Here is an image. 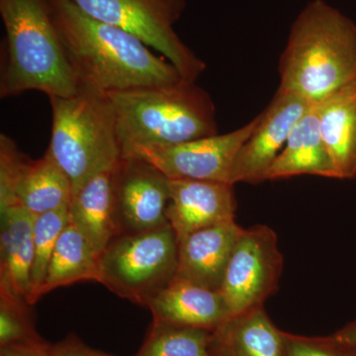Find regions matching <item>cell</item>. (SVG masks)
I'll use <instances>...</instances> for the list:
<instances>
[{
	"mask_svg": "<svg viewBox=\"0 0 356 356\" xmlns=\"http://www.w3.org/2000/svg\"><path fill=\"white\" fill-rule=\"evenodd\" d=\"M302 175L337 179L321 134L315 104L312 105L293 129L286 144L269 168L266 180Z\"/></svg>",
	"mask_w": 356,
	"mask_h": 356,
	"instance_id": "18",
	"label": "cell"
},
{
	"mask_svg": "<svg viewBox=\"0 0 356 356\" xmlns=\"http://www.w3.org/2000/svg\"><path fill=\"white\" fill-rule=\"evenodd\" d=\"M337 179L356 177V81L314 103Z\"/></svg>",
	"mask_w": 356,
	"mask_h": 356,
	"instance_id": "17",
	"label": "cell"
},
{
	"mask_svg": "<svg viewBox=\"0 0 356 356\" xmlns=\"http://www.w3.org/2000/svg\"><path fill=\"white\" fill-rule=\"evenodd\" d=\"M70 224L88 241L98 257L117 236L115 224L112 170L100 173L72 196Z\"/></svg>",
	"mask_w": 356,
	"mask_h": 356,
	"instance_id": "20",
	"label": "cell"
},
{
	"mask_svg": "<svg viewBox=\"0 0 356 356\" xmlns=\"http://www.w3.org/2000/svg\"><path fill=\"white\" fill-rule=\"evenodd\" d=\"M243 231L233 221L185 236L177 242V277L219 291L229 259Z\"/></svg>",
	"mask_w": 356,
	"mask_h": 356,
	"instance_id": "14",
	"label": "cell"
},
{
	"mask_svg": "<svg viewBox=\"0 0 356 356\" xmlns=\"http://www.w3.org/2000/svg\"><path fill=\"white\" fill-rule=\"evenodd\" d=\"M215 356H285L283 332L264 307L229 318L212 332Z\"/></svg>",
	"mask_w": 356,
	"mask_h": 356,
	"instance_id": "19",
	"label": "cell"
},
{
	"mask_svg": "<svg viewBox=\"0 0 356 356\" xmlns=\"http://www.w3.org/2000/svg\"><path fill=\"white\" fill-rule=\"evenodd\" d=\"M84 13L144 42L175 65L180 76L194 81L205 63L182 42L175 25L186 7L185 0H70Z\"/></svg>",
	"mask_w": 356,
	"mask_h": 356,
	"instance_id": "7",
	"label": "cell"
},
{
	"mask_svg": "<svg viewBox=\"0 0 356 356\" xmlns=\"http://www.w3.org/2000/svg\"><path fill=\"white\" fill-rule=\"evenodd\" d=\"M123 156L138 147L172 146L217 135L216 107L194 81L106 93Z\"/></svg>",
	"mask_w": 356,
	"mask_h": 356,
	"instance_id": "4",
	"label": "cell"
},
{
	"mask_svg": "<svg viewBox=\"0 0 356 356\" xmlns=\"http://www.w3.org/2000/svg\"><path fill=\"white\" fill-rule=\"evenodd\" d=\"M99 273V257L88 241L72 224L58 238L49 264L39 299L58 288L83 281H96Z\"/></svg>",
	"mask_w": 356,
	"mask_h": 356,
	"instance_id": "21",
	"label": "cell"
},
{
	"mask_svg": "<svg viewBox=\"0 0 356 356\" xmlns=\"http://www.w3.org/2000/svg\"><path fill=\"white\" fill-rule=\"evenodd\" d=\"M234 186L227 182L170 179L166 218L177 242L199 229L236 221Z\"/></svg>",
	"mask_w": 356,
	"mask_h": 356,
	"instance_id": "13",
	"label": "cell"
},
{
	"mask_svg": "<svg viewBox=\"0 0 356 356\" xmlns=\"http://www.w3.org/2000/svg\"><path fill=\"white\" fill-rule=\"evenodd\" d=\"M278 90L317 103L356 81V24L325 0L304 7L280 60Z\"/></svg>",
	"mask_w": 356,
	"mask_h": 356,
	"instance_id": "2",
	"label": "cell"
},
{
	"mask_svg": "<svg viewBox=\"0 0 356 356\" xmlns=\"http://www.w3.org/2000/svg\"><path fill=\"white\" fill-rule=\"evenodd\" d=\"M27 300L0 288V348L44 343L37 332Z\"/></svg>",
	"mask_w": 356,
	"mask_h": 356,
	"instance_id": "24",
	"label": "cell"
},
{
	"mask_svg": "<svg viewBox=\"0 0 356 356\" xmlns=\"http://www.w3.org/2000/svg\"><path fill=\"white\" fill-rule=\"evenodd\" d=\"M170 179L153 165L123 156L112 170V195L117 236L143 233L168 224Z\"/></svg>",
	"mask_w": 356,
	"mask_h": 356,
	"instance_id": "10",
	"label": "cell"
},
{
	"mask_svg": "<svg viewBox=\"0 0 356 356\" xmlns=\"http://www.w3.org/2000/svg\"><path fill=\"white\" fill-rule=\"evenodd\" d=\"M212 332L154 320L144 343L133 356H215L211 350Z\"/></svg>",
	"mask_w": 356,
	"mask_h": 356,
	"instance_id": "22",
	"label": "cell"
},
{
	"mask_svg": "<svg viewBox=\"0 0 356 356\" xmlns=\"http://www.w3.org/2000/svg\"><path fill=\"white\" fill-rule=\"evenodd\" d=\"M282 271L275 232L266 225L245 229L219 289L229 318L264 307L277 290Z\"/></svg>",
	"mask_w": 356,
	"mask_h": 356,
	"instance_id": "8",
	"label": "cell"
},
{
	"mask_svg": "<svg viewBox=\"0 0 356 356\" xmlns=\"http://www.w3.org/2000/svg\"><path fill=\"white\" fill-rule=\"evenodd\" d=\"M257 123L255 117L233 132L217 134L172 146L138 147L125 156L144 159L170 179L231 184L232 168L236 154L254 132Z\"/></svg>",
	"mask_w": 356,
	"mask_h": 356,
	"instance_id": "11",
	"label": "cell"
},
{
	"mask_svg": "<svg viewBox=\"0 0 356 356\" xmlns=\"http://www.w3.org/2000/svg\"><path fill=\"white\" fill-rule=\"evenodd\" d=\"M285 356H356V343L337 336L302 337L283 332Z\"/></svg>",
	"mask_w": 356,
	"mask_h": 356,
	"instance_id": "25",
	"label": "cell"
},
{
	"mask_svg": "<svg viewBox=\"0 0 356 356\" xmlns=\"http://www.w3.org/2000/svg\"><path fill=\"white\" fill-rule=\"evenodd\" d=\"M336 334L341 339H346V341L356 343V318Z\"/></svg>",
	"mask_w": 356,
	"mask_h": 356,
	"instance_id": "28",
	"label": "cell"
},
{
	"mask_svg": "<svg viewBox=\"0 0 356 356\" xmlns=\"http://www.w3.org/2000/svg\"><path fill=\"white\" fill-rule=\"evenodd\" d=\"M70 205L37 215L34 219L33 241L34 259L31 271V291L28 303L38 302L39 292L46 278L49 264L60 234L70 224Z\"/></svg>",
	"mask_w": 356,
	"mask_h": 356,
	"instance_id": "23",
	"label": "cell"
},
{
	"mask_svg": "<svg viewBox=\"0 0 356 356\" xmlns=\"http://www.w3.org/2000/svg\"><path fill=\"white\" fill-rule=\"evenodd\" d=\"M313 103L292 93L277 90L266 109L257 116L254 132L236 154L231 184H257L281 153L296 124Z\"/></svg>",
	"mask_w": 356,
	"mask_h": 356,
	"instance_id": "12",
	"label": "cell"
},
{
	"mask_svg": "<svg viewBox=\"0 0 356 356\" xmlns=\"http://www.w3.org/2000/svg\"><path fill=\"white\" fill-rule=\"evenodd\" d=\"M147 308L154 321L214 332L229 318L219 291L175 276Z\"/></svg>",
	"mask_w": 356,
	"mask_h": 356,
	"instance_id": "15",
	"label": "cell"
},
{
	"mask_svg": "<svg viewBox=\"0 0 356 356\" xmlns=\"http://www.w3.org/2000/svg\"><path fill=\"white\" fill-rule=\"evenodd\" d=\"M51 356H114L89 348L74 334H70L62 341L51 344Z\"/></svg>",
	"mask_w": 356,
	"mask_h": 356,
	"instance_id": "26",
	"label": "cell"
},
{
	"mask_svg": "<svg viewBox=\"0 0 356 356\" xmlns=\"http://www.w3.org/2000/svg\"><path fill=\"white\" fill-rule=\"evenodd\" d=\"M65 56L81 88L110 93L184 79L139 38L81 11L70 0H48Z\"/></svg>",
	"mask_w": 356,
	"mask_h": 356,
	"instance_id": "1",
	"label": "cell"
},
{
	"mask_svg": "<svg viewBox=\"0 0 356 356\" xmlns=\"http://www.w3.org/2000/svg\"><path fill=\"white\" fill-rule=\"evenodd\" d=\"M0 288L27 300L31 291L35 215L20 204L0 207Z\"/></svg>",
	"mask_w": 356,
	"mask_h": 356,
	"instance_id": "16",
	"label": "cell"
},
{
	"mask_svg": "<svg viewBox=\"0 0 356 356\" xmlns=\"http://www.w3.org/2000/svg\"><path fill=\"white\" fill-rule=\"evenodd\" d=\"M0 97L41 91L67 97L81 89L70 67L48 0H0Z\"/></svg>",
	"mask_w": 356,
	"mask_h": 356,
	"instance_id": "3",
	"label": "cell"
},
{
	"mask_svg": "<svg viewBox=\"0 0 356 356\" xmlns=\"http://www.w3.org/2000/svg\"><path fill=\"white\" fill-rule=\"evenodd\" d=\"M74 191L48 151L32 159L6 134L0 135V207L20 204L35 216L70 205Z\"/></svg>",
	"mask_w": 356,
	"mask_h": 356,
	"instance_id": "9",
	"label": "cell"
},
{
	"mask_svg": "<svg viewBox=\"0 0 356 356\" xmlns=\"http://www.w3.org/2000/svg\"><path fill=\"white\" fill-rule=\"evenodd\" d=\"M51 344H13L0 348V356H51Z\"/></svg>",
	"mask_w": 356,
	"mask_h": 356,
	"instance_id": "27",
	"label": "cell"
},
{
	"mask_svg": "<svg viewBox=\"0 0 356 356\" xmlns=\"http://www.w3.org/2000/svg\"><path fill=\"white\" fill-rule=\"evenodd\" d=\"M49 98L51 134L47 151L67 173L74 195L123 158L113 109L106 93L86 88L67 97Z\"/></svg>",
	"mask_w": 356,
	"mask_h": 356,
	"instance_id": "5",
	"label": "cell"
},
{
	"mask_svg": "<svg viewBox=\"0 0 356 356\" xmlns=\"http://www.w3.org/2000/svg\"><path fill=\"white\" fill-rule=\"evenodd\" d=\"M178 243L170 225L116 236L99 257L97 282L120 298L147 307L177 273Z\"/></svg>",
	"mask_w": 356,
	"mask_h": 356,
	"instance_id": "6",
	"label": "cell"
}]
</instances>
